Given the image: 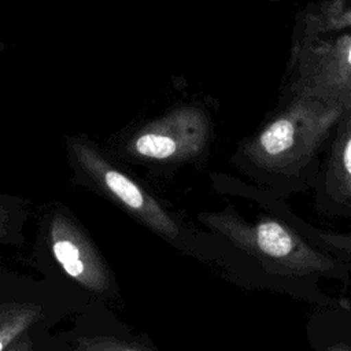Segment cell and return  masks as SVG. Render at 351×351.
<instances>
[{
  "instance_id": "obj_1",
  "label": "cell",
  "mask_w": 351,
  "mask_h": 351,
  "mask_svg": "<svg viewBox=\"0 0 351 351\" xmlns=\"http://www.w3.org/2000/svg\"><path fill=\"white\" fill-rule=\"evenodd\" d=\"M344 111L339 104L293 95L284 110L244 143L243 156L266 174L296 176L335 130Z\"/></svg>"
},
{
  "instance_id": "obj_2",
  "label": "cell",
  "mask_w": 351,
  "mask_h": 351,
  "mask_svg": "<svg viewBox=\"0 0 351 351\" xmlns=\"http://www.w3.org/2000/svg\"><path fill=\"white\" fill-rule=\"evenodd\" d=\"M199 218L234 247L277 269L293 274L328 273L333 269L326 255L308 245L289 226L277 219L259 218L248 222L232 208L202 213Z\"/></svg>"
},
{
  "instance_id": "obj_3",
  "label": "cell",
  "mask_w": 351,
  "mask_h": 351,
  "mask_svg": "<svg viewBox=\"0 0 351 351\" xmlns=\"http://www.w3.org/2000/svg\"><path fill=\"white\" fill-rule=\"evenodd\" d=\"M291 89L343 108L351 107V32L332 40L304 38L291 60Z\"/></svg>"
},
{
  "instance_id": "obj_4",
  "label": "cell",
  "mask_w": 351,
  "mask_h": 351,
  "mask_svg": "<svg viewBox=\"0 0 351 351\" xmlns=\"http://www.w3.org/2000/svg\"><path fill=\"white\" fill-rule=\"evenodd\" d=\"M208 119L193 106L177 107L133 134L128 151L137 158L174 162L199 155L208 140Z\"/></svg>"
},
{
  "instance_id": "obj_5",
  "label": "cell",
  "mask_w": 351,
  "mask_h": 351,
  "mask_svg": "<svg viewBox=\"0 0 351 351\" xmlns=\"http://www.w3.org/2000/svg\"><path fill=\"white\" fill-rule=\"evenodd\" d=\"M69 145L81 169L130 214L166 239H176L178 236L177 222L160 203L134 180L112 166L93 145L80 138L70 140Z\"/></svg>"
},
{
  "instance_id": "obj_6",
  "label": "cell",
  "mask_w": 351,
  "mask_h": 351,
  "mask_svg": "<svg viewBox=\"0 0 351 351\" xmlns=\"http://www.w3.org/2000/svg\"><path fill=\"white\" fill-rule=\"evenodd\" d=\"M49 240L55 259L73 280L89 291L110 289L111 278L107 266L86 234L63 211L52 215Z\"/></svg>"
},
{
  "instance_id": "obj_7",
  "label": "cell",
  "mask_w": 351,
  "mask_h": 351,
  "mask_svg": "<svg viewBox=\"0 0 351 351\" xmlns=\"http://www.w3.org/2000/svg\"><path fill=\"white\" fill-rule=\"evenodd\" d=\"M325 191L333 203L351 210V107L335 128L325 169Z\"/></svg>"
},
{
  "instance_id": "obj_8",
  "label": "cell",
  "mask_w": 351,
  "mask_h": 351,
  "mask_svg": "<svg viewBox=\"0 0 351 351\" xmlns=\"http://www.w3.org/2000/svg\"><path fill=\"white\" fill-rule=\"evenodd\" d=\"M41 315V307L34 303L12 302L0 304V351H5Z\"/></svg>"
},
{
  "instance_id": "obj_9",
  "label": "cell",
  "mask_w": 351,
  "mask_h": 351,
  "mask_svg": "<svg viewBox=\"0 0 351 351\" xmlns=\"http://www.w3.org/2000/svg\"><path fill=\"white\" fill-rule=\"evenodd\" d=\"M73 351H148L138 344H132L125 340H119L108 336L80 337Z\"/></svg>"
},
{
  "instance_id": "obj_10",
  "label": "cell",
  "mask_w": 351,
  "mask_h": 351,
  "mask_svg": "<svg viewBox=\"0 0 351 351\" xmlns=\"http://www.w3.org/2000/svg\"><path fill=\"white\" fill-rule=\"evenodd\" d=\"M319 23V30L321 32H330V30H337V29H344V27H351V8L344 10L340 14H330L325 18L324 22Z\"/></svg>"
},
{
  "instance_id": "obj_11",
  "label": "cell",
  "mask_w": 351,
  "mask_h": 351,
  "mask_svg": "<svg viewBox=\"0 0 351 351\" xmlns=\"http://www.w3.org/2000/svg\"><path fill=\"white\" fill-rule=\"evenodd\" d=\"M8 225H10V214L7 208L0 204V240H5L8 236Z\"/></svg>"
},
{
  "instance_id": "obj_12",
  "label": "cell",
  "mask_w": 351,
  "mask_h": 351,
  "mask_svg": "<svg viewBox=\"0 0 351 351\" xmlns=\"http://www.w3.org/2000/svg\"><path fill=\"white\" fill-rule=\"evenodd\" d=\"M5 351H34L33 344L29 339H22L16 343H12Z\"/></svg>"
},
{
  "instance_id": "obj_13",
  "label": "cell",
  "mask_w": 351,
  "mask_h": 351,
  "mask_svg": "<svg viewBox=\"0 0 351 351\" xmlns=\"http://www.w3.org/2000/svg\"><path fill=\"white\" fill-rule=\"evenodd\" d=\"M330 351H347V350H343V348H333V350H330Z\"/></svg>"
},
{
  "instance_id": "obj_14",
  "label": "cell",
  "mask_w": 351,
  "mask_h": 351,
  "mask_svg": "<svg viewBox=\"0 0 351 351\" xmlns=\"http://www.w3.org/2000/svg\"><path fill=\"white\" fill-rule=\"evenodd\" d=\"M0 49H3V43H0Z\"/></svg>"
}]
</instances>
